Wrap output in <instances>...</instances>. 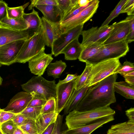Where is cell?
I'll return each instance as SVG.
<instances>
[{"mask_svg":"<svg viewBox=\"0 0 134 134\" xmlns=\"http://www.w3.org/2000/svg\"><path fill=\"white\" fill-rule=\"evenodd\" d=\"M117 74H113L91 86L74 110L84 111L110 106L116 102L114 83Z\"/></svg>","mask_w":134,"mask_h":134,"instance_id":"cell-1","label":"cell"},{"mask_svg":"<svg viewBox=\"0 0 134 134\" xmlns=\"http://www.w3.org/2000/svg\"><path fill=\"white\" fill-rule=\"evenodd\" d=\"M115 113L110 106L84 111L73 110L70 112L65 118V124L68 129L82 126L100 118Z\"/></svg>","mask_w":134,"mask_h":134,"instance_id":"cell-2","label":"cell"},{"mask_svg":"<svg viewBox=\"0 0 134 134\" xmlns=\"http://www.w3.org/2000/svg\"><path fill=\"white\" fill-rule=\"evenodd\" d=\"M46 44L41 26L39 30L25 40L19 51L15 63H25L43 51Z\"/></svg>","mask_w":134,"mask_h":134,"instance_id":"cell-3","label":"cell"},{"mask_svg":"<svg viewBox=\"0 0 134 134\" xmlns=\"http://www.w3.org/2000/svg\"><path fill=\"white\" fill-rule=\"evenodd\" d=\"M129 50L128 43L125 39L103 45L99 52L86 62L94 65L107 60L119 59L125 55Z\"/></svg>","mask_w":134,"mask_h":134,"instance_id":"cell-4","label":"cell"},{"mask_svg":"<svg viewBox=\"0 0 134 134\" xmlns=\"http://www.w3.org/2000/svg\"><path fill=\"white\" fill-rule=\"evenodd\" d=\"M55 80L49 81L41 76H33L26 83L21 85L23 90L31 93L33 92L47 100L52 98L56 99Z\"/></svg>","mask_w":134,"mask_h":134,"instance_id":"cell-5","label":"cell"},{"mask_svg":"<svg viewBox=\"0 0 134 134\" xmlns=\"http://www.w3.org/2000/svg\"><path fill=\"white\" fill-rule=\"evenodd\" d=\"M121 64L119 59H114L105 60L93 65L90 75L88 86L95 85L114 74Z\"/></svg>","mask_w":134,"mask_h":134,"instance_id":"cell-6","label":"cell"},{"mask_svg":"<svg viewBox=\"0 0 134 134\" xmlns=\"http://www.w3.org/2000/svg\"><path fill=\"white\" fill-rule=\"evenodd\" d=\"M99 1L94 0L89 6L69 19L61 23L60 28L61 34L79 25L83 24L91 18L96 12Z\"/></svg>","mask_w":134,"mask_h":134,"instance_id":"cell-7","label":"cell"},{"mask_svg":"<svg viewBox=\"0 0 134 134\" xmlns=\"http://www.w3.org/2000/svg\"><path fill=\"white\" fill-rule=\"evenodd\" d=\"M113 29L112 25L99 27H92L82 31L81 35L82 41L81 43L84 47L94 43L103 44L109 36Z\"/></svg>","mask_w":134,"mask_h":134,"instance_id":"cell-8","label":"cell"},{"mask_svg":"<svg viewBox=\"0 0 134 134\" xmlns=\"http://www.w3.org/2000/svg\"><path fill=\"white\" fill-rule=\"evenodd\" d=\"M83 24H81L62 33L53 42L51 47V54L54 56L59 54L64 48L75 39L79 38L83 31Z\"/></svg>","mask_w":134,"mask_h":134,"instance_id":"cell-9","label":"cell"},{"mask_svg":"<svg viewBox=\"0 0 134 134\" xmlns=\"http://www.w3.org/2000/svg\"><path fill=\"white\" fill-rule=\"evenodd\" d=\"M25 40H19L0 46V64L9 65L14 63Z\"/></svg>","mask_w":134,"mask_h":134,"instance_id":"cell-10","label":"cell"},{"mask_svg":"<svg viewBox=\"0 0 134 134\" xmlns=\"http://www.w3.org/2000/svg\"><path fill=\"white\" fill-rule=\"evenodd\" d=\"M76 79L67 83L56 84L55 111L58 114L65 108L72 94L75 89Z\"/></svg>","mask_w":134,"mask_h":134,"instance_id":"cell-11","label":"cell"},{"mask_svg":"<svg viewBox=\"0 0 134 134\" xmlns=\"http://www.w3.org/2000/svg\"><path fill=\"white\" fill-rule=\"evenodd\" d=\"M32 97L30 93L25 91L19 92L10 100L7 106L3 109L16 114L20 113L27 107Z\"/></svg>","mask_w":134,"mask_h":134,"instance_id":"cell-12","label":"cell"},{"mask_svg":"<svg viewBox=\"0 0 134 134\" xmlns=\"http://www.w3.org/2000/svg\"><path fill=\"white\" fill-rule=\"evenodd\" d=\"M114 119V115L103 117L97 119L87 125L61 131V134H91L103 125Z\"/></svg>","mask_w":134,"mask_h":134,"instance_id":"cell-13","label":"cell"},{"mask_svg":"<svg viewBox=\"0 0 134 134\" xmlns=\"http://www.w3.org/2000/svg\"><path fill=\"white\" fill-rule=\"evenodd\" d=\"M41 18V26L46 45L51 48L54 41L61 34L60 23L51 22L43 16Z\"/></svg>","mask_w":134,"mask_h":134,"instance_id":"cell-14","label":"cell"},{"mask_svg":"<svg viewBox=\"0 0 134 134\" xmlns=\"http://www.w3.org/2000/svg\"><path fill=\"white\" fill-rule=\"evenodd\" d=\"M52 55L43 51L29 61V67L31 72L38 76L42 75L53 60Z\"/></svg>","mask_w":134,"mask_h":134,"instance_id":"cell-15","label":"cell"},{"mask_svg":"<svg viewBox=\"0 0 134 134\" xmlns=\"http://www.w3.org/2000/svg\"><path fill=\"white\" fill-rule=\"evenodd\" d=\"M113 29L107 39L103 43L106 44L119 41L125 39L129 33L130 26L129 21L126 18L112 24Z\"/></svg>","mask_w":134,"mask_h":134,"instance_id":"cell-16","label":"cell"},{"mask_svg":"<svg viewBox=\"0 0 134 134\" xmlns=\"http://www.w3.org/2000/svg\"><path fill=\"white\" fill-rule=\"evenodd\" d=\"M30 37L26 30L19 31L0 24V46L16 40H26Z\"/></svg>","mask_w":134,"mask_h":134,"instance_id":"cell-17","label":"cell"},{"mask_svg":"<svg viewBox=\"0 0 134 134\" xmlns=\"http://www.w3.org/2000/svg\"><path fill=\"white\" fill-rule=\"evenodd\" d=\"M35 7L41 12L48 20L53 23H61L63 14L58 5H37Z\"/></svg>","mask_w":134,"mask_h":134,"instance_id":"cell-18","label":"cell"},{"mask_svg":"<svg viewBox=\"0 0 134 134\" xmlns=\"http://www.w3.org/2000/svg\"><path fill=\"white\" fill-rule=\"evenodd\" d=\"M79 38H76L67 45L63 50L61 54H64L66 60H74L78 59L84 47L80 43Z\"/></svg>","mask_w":134,"mask_h":134,"instance_id":"cell-19","label":"cell"},{"mask_svg":"<svg viewBox=\"0 0 134 134\" xmlns=\"http://www.w3.org/2000/svg\"><path fill=\"white\" fill-rule=\"evenodd\" d=\"M23 18L27 24L28 28L26 30L29 32L30 36L39 30L41 26L42 18L34 9L30 13H24Z\"/></svg>","mask_w":134,"mask_h":134,"instance_id":"cell-20","label":"cell"},{"mask_svg":"<svg viewBox=\"0 0 134 134\" xmlns=\"http://www.w3.org/2000/svg\"><path fill=\"white\" fill-rule=\"evenodd\" d=\"M90 87L86 86L78 90L74 89L64 109L65 115H67L70 112L76 109Z\"/></svg>","mask_w":134,"mask_h":134,"instance_id":"cell-21","label":"cell"},{"mask_svg":"<svg viewBox=\"0 0 134 134\" xmlns=\"http://www.w3.org/2000/svg\"><path fill=\"white\" fill-rule=\"evenodd\" d=\"M58 114L56 112L41 114L35 120L38 134H41L50 125L55 122Z\"/></svg>","mask_w":134,"mask_h":134,"instance_id":"cell-22","label":"cell"},{"mask_svg":"<svg viewBox=\"0 0 134 134\" xmlns=\"http://www.w3.org/2000/svg\"><path fill=\"white\" fill-rule=\"evenodd\" d=\"M107 134H134V122L128 120L112 125Z\"/></svg>","mask_w":134,"mask_h":134,"instance_id":"cell-23","label":"cell"},{"mask_svg":"<svg viewBox=\"0 0 134 134\" xmlns=\"http://www.w3.org/2000/svg\"><path fill=\"white\" fill-rule=\"evenodd\" d=\"M1 25L12 29L19 31L26 30L28 25L23 18L17 19H11L7 16L0 21Z\"/></svg>","mask_w":134,"mask_h":134,"instance_id":"cell-24","label":"cell"},{"mask_svg":"<svg viewBox=\"0 0 134 134\" xmlns=\"http://www.w3.org/2000/svg\"><path fill=\"white\" fill-rule=\"evenodd\" d=\"M114 88L116 92L127 99H134V86H131L125 82H115Z\"/></svg>","mask_w":134,"mask_h":134,"instance_id":"cell-25","label":"cell"},{"mask_svg":"<svg viewBox=\"0 0 134 134\" xmlns=\"http://www.w3.org/2000/svg\"><path fill=\"white\" fill-rule=\"evenodd\" d=\"M66 66V63L61 60L50 63L47 67V75L54 79L59 78Z\"/></svg>","mask_w":134,"mask_h":134,"instance_id":"cell-26","label":"cell"},{"mask_svg":"<svg viewBox=\"0 0 134 134\" xmlns=\"http://www.w3.org/2000/svg\"><path fill=\"white\" fill-rule=\"evenodd\" d=\"M85 68L82 73L76 79L75 89L78 90L85 86H88L89 82V77L93 64L86 62Z\"/></svg>","mask_w":134,"mask_h":134,"instance_id":"cell-27","label":"cell"},{"mask_svg":"<svg viewBox=\"0 0 134 134\" xmlns=\"http://www.w3.org/2000/svg\"><path fill=\"white\" fill-rule=\"evenodd\" d=\"M103 45L102 43H95L84 47L78 58L79 60L85 63L87 60L97 54Z\"/></svg>","mask_w":134,"mask_h":134,"instance_id":"cell-28","label":"cell"},{"mask_svg":"<svg viewBox=\"0 0 134 134\" xmlns=\"http://www.w3.org/2000/svg\"><path fill=\"white\" fill-rule=\"evenodd\" d=\"M57 1L58 5L63 13V18L71 11L80 7L78 4V0H57Z\"/></svg>","mask_w":134,"mask_h":134,"instance_id":"cell-29","label":"cell"},{"mask_svg":"<svg viewBox=\"0 0 134 134\" xmlns=\"http://www.w3.org/2000/svg\"><path fill=\"white\" fill-rule=\"evenodd\" d=\"M27 3L24 5L15 7H8L7 16L9 19H17L23 18L25 8L29 4Z\"/></svg>","mask_w":134,"mask_h":134,"instance_id":"cell-30","label":"cell"},{"mask_svg":"<svg viewBox=\"0 0 134 134\" xmlns=\"http://www.w3.org/2000/svg\"><path fill=\"white\" fill-rule=\"evenodd\" d=\"M42 107H27L20 113L26 119L36 120L41 114Z\"/></svg>","mask_w":134,"mask_h":134,"instance_id":"cell-31","label":"cell"},{"mask_svg":"<svg viewBox=\"0 0 134 134\" xmlns=\"http://www.w3.org/2000/svg\"><path fill=\"white\" fill-rule=\"evenodd\" d=\"M18 127L27 134H38L34 120L26 119L22 125Z\"/></svg>","mask_w":134,"mask_h":134,"instance_id":"cell-32","label":"cell"},{"mask_svg":"<svg viewBox=\"0 0 134 134\" xmlns=\"http://www.w3.org/2000/svg\"><path fill=\"white\" fill-rule=\"evenodd\" d=\"M127 0L120 1L114 9L111 12L109 16L102 24L101 26L103 27L108 25L109 23L114 18L120 14L122 8Z\"/></svg>","mask_w":134,"mask_h":134,"instance_id":"cell-33","label":"cell"},{"mask_svg":"<svg viewBox=\"0 0 134 134\" xmlns=\"http://www.w3.org/2000/svg\"><path fill=\"white\" fill-rule=\"evenodd\" d=\"M18 127L11 119L1 124L0 130L3 134H13Z\"/></svg>","mask_w":134,"mask_h":134,"instance_id":"cell-34","label":"cell"},{"mask_svg":"<svg viewBox=\"0 0 134 134\" xmlns=\"http://www.w3.org/2000/svg\"><path fill=\"white\" fill-rule=\"evenodd\" d=\"M56 99L54 98H52L47 100L42 106L41 114L56 112Z\"/></svg>","mask_w":134,"mask_h":134,"instance_id":"cell-35","label":"cell"},{"mask_svg":"<svg viewBox=\"0 0 134 134\" xmlns=\"http://www.w3.org/2000/svg\"><path fill=\"white\" fill-rule=\"evenodd\" d=\"M30 93L33 97L27 107L43 106L47 101L44 98L33 92Z\"/></svg>","mask_w":134,"mask_h":134,"instance_id":"cell-36","label":"cell"},{"mask_svg":"<svg viewBox=\"0 0 134 134\" xmlns=\"http://www.w3.org/2000/svg\"><path fill=\"white\" fill-rule=\"evenodd\" d=\"M133 71H134V63L126 61L122 65H120L115 73L119 74L123 76L126 74Z\"/></svg>","mask_w":134,"mask_h":134,"instance_id":"cell-37","label":"cell"},{"mask_svg":"<svg viewBox=\"0 0 134 134\" xmlns=\"http://www.w3.org/2000/svg\"><path fill=\"white\" fill-rule=\"evenodd\" d=\"M126 18L129 21L130 28L129 33L125 40L129 43L134 40V15L128 16Z\"/></svg>","mask_w":134,"mask_h":134,"instance_id":"cell-38","label":"cell"},{"mask_svg":"<svg viewBox=\"0 0 134 134\" xmlns=\"http://www.w3.org/2000/svg\"><path fill=\"white\" fill-rule=\"evenodd\" d=\"M37 5H57V0H34L31 1V3L28 7V9H32L33 7Z\"/></svg>","mask_w":134,"mask_h":134,"instance_id":"cell-39","label":"cell"},{"mask_svg":"<svg viewBox=\"0 0 134 134\" xmlns=\"http://www.w3.org/2000/svg\"><path fill=\"white\" fill-rule=\"evenodd\" d=\"M126 13L128 16L134 15V0H127L123 6L121 13Z\"/></svg>","mask_w":134,"mask_h":134,"instance_id":"cell-40","label":"cell"},{"mask_svg":"<svg viewBox=\"0 0 134 134\" xmlns=\"http://www.w3.org/2000/svg\"><path fill=\"white\" fill-rule=\"evenodd\" d=\"M93 1L94 0H91L90 2L87 5L83 7H80L68 13L63 17L61 23L69 19L79 13L90 5L93 2Z\"/></svg>","mask_w":134,"mask_h":134,"instance_id":"cell-41","label":"cell"},{"mask_svg":"<svg viewBox=\"0 0 134 134\" xmlns=\"http://www.w3.org/2000/svg\"><path fill=\"white\" fill-rule=\"evenodd\" d=\"M16 114L0 109V125L3 123L12 119Z\"/></svg>","mask_w":134,"mask_h":134,"instance_id":"cell-42","label":"cell"},{"mask_svg":"<svg viewBox=\"0 0 134 134\" xmlns=\"http://www.w3.org/2000/svg\"><path fill=\"white\" fill-rule=\"evenodd\" d=\"M63 115L58 114L53 131L52 134H61V129Z\"/></svg>","mask_w":134,"mask_h":134,"instance_id":"cell-43","label":"cell"},{"mask_svg":"<svg viewBox=\"0 0 134 134\" xmlns=\"http://www.w3.org/2000/svg\"><path fill=\"white\" fill-rule=\"evenodd\" d=\"M8 4L3 0H0V21L7 16Z\"/></svg>","mask_w":134,"mask_h":134,"instance_id":"cell-44","label":"cell"},{"mask_svg":"<svg viewBox=\"0 0 134 134\" xmlns=\"http://www.w3.org/2000/svg\"><path fill=\"white\" fill-rule=\"evenodd\" d=\"M26 118L20 113L16 114L11 119L13 122L18 127L22 125Z\"/></svg>","mask_w":134,"mask_h":134,"instance_id":"cell-45","label":"cell"},{"mask_svg":"<svg viewBox=\"0 0 134 134\" xmlns=\"http://www.w3.org/2000/svg\"><path fill=\"white\" fill-rule=\"evenodd\" d=\"M125 82L130 85L134 86V71L128 72L123 76Z\"/></svg>","mask_w":134,"mask_h":134,"instance_id":"cell-46","label":"cell"},{"mask_svg":"<svg viewBox=\"0 0 134 134\" xmlns=\"http://www.w3.org/2000/svg\"><path fill=\"white\" fill-rule=\"evenodd\" d=\"M78 76L76 74H68L67 75L66 78L63 80H59L58 83H63L70 82L76 79Z\"/></svg>","mask_w":134,"mask_h":134,"instance_id":"cell-47","label":"cell"},{"mask_svg":"<svg viewBox=\"0 0 134 134\" xmlns=\"http://www.w3.org/2000/svg\"><path fill=\"white\" fill-rule=\"evenodd\" d=\"M125 114L129 120L134 122V108H131L125 111Z\"/></svg>","mask_w":134,"mask_h":134,"instance_id":"cell-48","label":"cell"},{"mask_svg":"<svg viewBox=\"0 0 134 134\" xmlns=\"http://www.w3.org/2000/svg\"><path fill=\"white\" fill-rule=\"evenodd\" d=\"M55 122L50 125L41 134H52L54 129Z\"/></svg>","mask_w":134,"mask_h":134,"instance_id":"cell-49","label":"cell"},{"mask_svg":"<svg viewBox=\"0 0 134 134\" xmlns=\"http://www.w3.org/2000/svg\"><path fill=\"white\" fill-rule=\"evenodd\" d=\"M91 1V0H78V3L80 7H83L87 5Z\"/></svg>","mask_w":134,"mask_h":134,"instance_id":"cell-50","label":"cell"},{"mask_svg":"<svg viewBox=\"0 0 134 134\" xmlns=\"http://www.w3.org/2000/svg\"><path fill=\"white\" fill-rule=\"evenodd\" d=\"M13 134H24L22 130L18 127L14 131Z\"/></svg>","mask_w":134,"mask_h":134,"instance_id":"cell-51","label":"cell"},{"mask_svg":"<svg viewBox=\"0 0 134 134\" xmlns=\"http://www.w3.org/2000/svg\"><path fill=\"white\" fill-rule=\"evenodd\" d=\"M3 79L0 76V86L2 84Z\"/></svg>","mask_w":134,"mask_h":134,"instance_id":"cell-52","label":"cell"},{"mask_svg":"<svg viewBox=\"0 0 134 134\" xmlns=\"http://www.w3.org/2000/svg\"><path fill=\"white\" fill-rule=\"evenodd\" d=\"M22 131L23 132V133L24 134H27V133H26L25 132H24V131Z\"/></svg>","mask_w":134,"mask_h":134,"instance_id":"cell-53","label":"cell"},{"mask_svg":"<svg viewBox=\"0 0 134 134\" xmlns=\"http://www.w3.org/2000/svg\"><path fill=\"white\" fill-rule=\"evenodd\" d=\"M0 134H3L1 131H0Z\"/></svg>","mask_w":134,"mask_h":134,"instance_id":"cell-54","label":"cell"},{"mask_svg":"<svg viewBox=\"0 0 134 134\" xmlns=\"http://www.w3.org/2000/svg\"><path fill=\"white\" fill-rule=\"evenodd\" d=\"M1 65H2L1 64H0V68L1 66Z\"/></svg>","mask_w":134,"mask_h":134,"instance_id":"cell-55","label":"cell"},{"mask_svg":"<svg viewBox=\"0 0 134 134\" xmlns=\"http://www.w3.org/2000/svg\"><path fill=\"white\" fill-rule=\"evenodd\" d=\"M1 131V130H0V131Z\"/></svg>","mask_w":134,"mask_h":134,"instance_id":"cell-56","label":"cell"},{"mask_svg":"<svg viewBox=\"0 0 134 134\" xmlns=\"http://www.w3.org/2000/svg\"></svg>","mask_w":134,"mask_h":134,"instance_id":"cell-57","label":"cell"}]
</instances>
